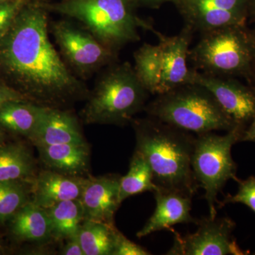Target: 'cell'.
<instances>
[{
    "label": "cell",
    "instance_id": "e575fe53",
    "mask_svg": "<svg viewBox=\"0 0 255 255\" xmlns=\"http://www.w3.org/2000/svg\"><path fill=\"white\" fill-rule=\"evenodd\" d=\"M3 136H4V135H3V132L1 131V129H0V143L2 141Z\"/></svg>",
    "mask_w": 255,
    "mask_h": 255
},
{
    "label": "cell",
    "instance_id": "ba28073f",
    "mask_svg": "<svg viewBox=\"0 0 255 255\" xmlns=\"http://www.w3.org/2000/svg\"><path fill=\"white\" fill-rule=\"evenodd\" d=\"M52 34L60 55L77 77L86 79L109 64H113L117 52L102 44L83 26L69 21L51 23Z\"/></svg>",
    "mask_w": 255,
    "mask_h": 255
},
{
    "label": "cell",
    "instance_id": "cb8c5ba5",
    "mask_svg": "<svg viewBox=\"0 0 255 255\" xmlns=\"http://www.w3.org/2000/svg\"><path fill=\"white\" fill-rule=\"evenodd\" d=\"M158 186L154 180L152 169L143 156L136 150L132 155L128 172L121 177L119 183V200L122 201L130 196L145 191L154 192Z\"/></svg>",
    "mask_w": 255,
    "mask_h": 255
},
{
    "label": "cell",
    "instance_id": "1f68e13d",
    "mask_svg": "<svg viewBox=\"0 0 255 255\" xmlns=\"http://www.w3.org/2000/svg\"><path fill=\"white\" fill-rule=\"evenodd\" d=\"M135 1H136L137 5L144 4L146 6H151V7H157L161 4L168 2V1L174 3L177 0H135Z\"/></svg>",
    "mask_w": 255,
    "mask_h": 255
},
{
    "label": "cell",
    "instance_id": "6da1fadb",
    "mask_svg": "<svg viewBox=\"0 0 255 255\" xmlns=\"http://www.w3.org/2000/svg\"><path fill=\"white\" fill-rule=\"evenodd\" d=\"M45 1L26 0L0 39V81L30 102L57 107L88 97L48 36Z\"/></svg>",
    "mask_w": 255,
    "mask_h": 255
},
{
    "label": "cell",
    "instance_id": "9c48e42d",
    "mask_svg": "<svg viewBox=\"0 0 255 255\" xmlns=\"http://www.w3.org/2000/svg\"><path fill=\"white\" fill-rule=\"evenodd\" d=\"M195 233L182 236L173 231V246L170 255H245L233 237L236 223L228 217L203 218L197 220Z\"/></svg>",
    "mask_w": 255,
    "mask_h": 255
},
{
    "label": "cell",
    "instance_id": "d590c367",
    "mask_svg": "<svg viewBox=\"0 0 255 255\" xmlns=\"http://www.w3.org/2000/svg\"><path fill=\"white\" fill-rule=\"evenodd\" d=\"M3 251H2V248H1V246H0V255L2 254Z\"/></svg>",
    "mask_w": 255,
    "mask_h": 255
},
{
    "label": "cell",
    "instance_id": "8fae6325",
    "mask_svg": "<svg viewBox=\"0 0 255 255\" xmlns=\"http://www.w3.org/2000/svg\"><path fill=\"white\" fill-rule=\"evenodd\" d=\"M191 83L197 84L211 92L228 117L246 129L255 115V91L240 82L220 76L191 72Z\"/></svg>",
    "mask_w": 255,
    "mask_h": 255
},
{
    "label": "cell",
    "instance_id": "277c9868",
    "mask_svg": "<svg viewBox=\"0 0 255 255\" xmlns=\"http://www.w3.org/2000/svg\"><path fill=\"white\" fill-rule=\"evenodd\" d=\"M145 110L151 118L196 135L240 127L223 112L212 94L197 84H187L157 95Z\"/></svg>",
    "mask_w": 255,
    "mask_h": 255
},
{
    "label": "cell",
    "instance_id": "ac0fdd59",
    "mask_svg": "<svg viewBox=\"0 0 255 255\" xmlns=\"http://www.w3.org/2000/svg\"><path fill=\"white\" fill-rule=\"evenodd\" d=\"M46 107L29 101H11L0 105V127L31 138Z\"/></svg>",
    "mask_w": 255,
    "mask_h": 255
},
{
    "label": "cell",
    "instance_id": "5bb4252c",
    "mask_svg": "<svg viewBox=\"0 0 255 255\" xmlns=\"http://www.w3.org/2000/svg\"><path fill=\"white\" fill-rule=\"evenodd\" d=\"M120 179L117 175L87 179L80 199L85 220L114 224V215L121 204Z\"/></svg>",
    "mask_w": 255,
    "mask_h": 255
},
{
    "label": "cell",
    "instance_id": "e0dca14e",
    "mask_svg": "<svg viewBox=\"0 0 255 255\" xmlns=\"http://www.w3.org/2000/svg\"><path fill=\"white\" fill-rule=\"evenodd\" d=\"M37 148L43 162L55 172L78 176L88 167L90 155L87 142L38 146Z\"/></svg>",
    "mask_w": 255,
    "mask_h": 255
},
{
    "label": "cell",
    "instance_id": "30bf717a",
    "mask_svg": "<svg viewBox=\"0 0 255 255\" xmlns=\"http://www.w3.org/2000/svg\"><path fill=\"white\" fill-rule=\"evenodd\" d=\"M174 4L187 26L202 33L244 25L250 13L249 0H177Z\"/></svg>",
    "mask_w": 255,
    "mask_h": 255
},
{
    "label": "cell",
    "instance_id": "d6986e66",
    "mask_svg": "<svg viewBox=\"0 0 255 255\" xmlns=\"http://www.w3.org/2000/svg\"><path fill=\"white\" fill-rule=\"evenodd\" d=\"M11 231L22 241L41 242L51 238V224L46 209L28 201L11 218Z\"/></svg>",
    "mask_w": 255,
    "mask_h": 255
},
{
    "label": "cell",
    "instance_id": "7c38bea8",
    "mask_svg": "<svg viewBox=\"0 0 255 255\" xmlns=\"http://www.w3.org/2000/svg\"><path fill=\"white\" fill-rule=\"evenodd\" d=\"M151 31L158 38L162 58V73L157 95L190 84L192 70L188 68L187 58L191 28L187 26L180 33L173 36H165L153 28Z\"/></svg>",
    "mask_w": 255,
    "mask_h": 255
},
{
    "label": "cell",
    "instance_id": "9a60e30c",
    "mask_svg": "<svg viewBox=\"0 0 255 255\" xmlns=\"http://www.w3.org/2000/svg\"><path fill=\"white\" fill-rule=\"evenodd\" d=\"M87 179L44 171L31 182L32 202L46 209L65 201L80 199Z\"/></svg>",
    "mask_w": 255,
    "mask_h": 255
},
{
    "label": "cell",
    "instance_id": "4dcf8cb0",
    "mask_svg": "<svg viewBox=\"0 0 255 255\" xmlns=\"http://www.w3.org/2000/svg\"><path fill=\"white\" fill-rule=\"evenodd\" d=\"M255 91V87H253ZM241 142H255V115L251 123L246 128Z\"/></svg>",
    "mask_w": 255,
    "mask_h": 255
},
{
    "label": "cell",
    "instance_id": "83f0119b",
    "mask_svg": "<svg viewBox=\"0 0 255 255\" xmlns=\"http://www.w3.org/2000/svg\"><path fill=\"white\" fill-rule=\"evenodd\" d=\"M151 253L142 247L128 239L120 231L117 233L113 255H148Z\"/></svg>",
    "mask_w": 255,
    "mask_h": 255
},
{
    "label": "cell",
    "instance_id": "f1b7e54d",
    "mask_svg": "<svg viewBox=\"0 0 255 255\" xmlns=\"http://www.w3.org/2000/svg\"><path fill=\"white\" fill-rule=\"evenodd\" d=\"M11 101H28L24 96L0 81V105ZM30 102V101H29Z\"/></svg>",
    "mask_w": 255,
    "mask_h": 255
},
{
    "label": "cell",
    "instance_id": "3957f363",
    "mask_svg": "<svg viewBox=\"0 0 255 255\" xmlns=\"http://www.w3.org/2000/svg\"><path fill=\"white\" fill-rule=\"evenodd\" d=\"M45 5L49 11L76 20L117 53L126 45L140 40L139 28H152L137 16L135 0H61Z\"/></svg>",
    "mask_w": 255,
    "mask_h": 255
},
{
    "label": "cell",
    "instance_id": "52a82bcc",
    "mask_svg": "<svg viewBox=\"0 0 255 255\" xmlns=\"http://www.w3.org/2000/svg\"><path fill=\"white\" fill-rule=\"evenodd\" d=\"M246 129L236 127L225 135L214 132L196 135L191 157V168L199 187L205 191L209 216L217 215L218 195L228 181L238 182L237 164L233 159L231 150L241 141Z\"/></svg>",
    "mask_w": 255,
    "mask_h": 255
},
{
    "label": "cell",
    "instance_id": "4316f807",
    "mask_svg": "<svg viewBox=\"0 0 255 255\" xmlns=\"http://www.w3.org/2000/svg\"><path fill=\"white\" fill-rule=\"evenodd\" d=\"M26 0H9L0 4V39L9 28Z\"/></svg>",
    "mask_w": 255,
    "mask_h": 255
},
{
    "label": "cell",
    "instance_id": "7a4b0ae2",
    "mask_svg": "<svg viewBox=\"0 0 255 255\" xmlns=\"http://www.w3.org/2000/svg\"><path fill=\"white\" fill-rule=\"evenodd\" d=\"M132 121L135 150L150 165L155 184L194 196L199 187L191 168L195 137L151 117Z\"/></svg>",
    "mask_w": 255,
    "mask_h": 255
},
{
    "label": "cell",
    "instance_id": "74e56055",
    "mask_svg": "<svg viewBox=\"0 0 255 255\" xmlns=\"http://www.w3.org/2000/svg\"><path fill=\"white\" fill-rule=\"evenodd\" d=\"M253 33V36H254L255 38V31H253V33Z\"/></svg>",
    "mask_w": 255,
    "mask_h": 255
},
{
    "label": "cell",
    "instance_id": "4fadbf2b",
    "mask_svg": "<svg viewBox=\"0 0 255 255\" xmlns=\"http://www.w3.org/2000/svg\"><path fill=\"white\" fill-rule=\"evenodd\" d=\"M153 193L156 201L155 211L137 233V238L145 237L163 230H171L177 224H196L197 222L198 219L193 218L190 213L193 196L159 187Z\"/></svg>",
    "mask_w": 255,
    "mask_h": 255
},
{
    "label": "cell",
    "instance_id": "f546056e",
    "mask_svg": "<svg viewBox=\"0 0 255 255\" xmlns=\"http://www.w3.org/2000/svg\"><path fill=\"white\" fill-rule=\"evenodd\" d=\"M68 240V243L64 247L62 255H85L82 248L81 243L79 239L78 234Z\"/></svg>",
    "mask_w": 255,
    "mask_h": 255
},
{
    "label": "cell",
    "instance_id": "2e32d148",
    "mask_svg": "<svg viewBox=\"0 0 255 255\" xmlns=\"http://www.w3.org/2000/svg\"><path fill=\"white\" fill-rule=\"evenodd\" d=\"M30 140L38 146L85 142L78 119L67 111L46 107Z\"/></svg>",
    "mask_w": 255,
    "mask_h": 255
},
{
    "label": "cell",
    "instance_id": "603a6c76",
    "mask_svg": "<svg viewBox=\"0 0 255 255\" xmlns=\"http://www.w3.org/2000/svg\"><path fill=\"white\" fill-rule=\"evenodd\" d=\"M134 66L137 79L149 94L157 95L161 73L162 58L158 44L144 43L133 55Z\"/></svg>",
    "mask_w": 255,
    "mask_h": 255
},
{
    "label": "cell",
    "instance_id": "5b68a950",
    "mask_svg": "<svg viewBox=\"0 0 255 255\" xmlns=\"http://www.w3.org/2000/svg\"><path fill=\"white\" fill-rule=\"evenodd\" d=\"M149 93L130 63L116 64L97 80L82 112L86 124L124 125L145 108Z\"/></svg>",
    "mask_w": 255,
    "mask_h": 255
},
{
    "label": "cell",
    "instance_id": "836d02e7",
    "mask_svg": "<svg viewBox=\"0 0 255 255\" xmlns=\"http://www.w3.org/2000/svg\"><path fill=\"white\" fill-rule=\"evenodd\" d=\"M255 75V59L254 61V63L253 65V68H252L251 75Z\"/></svg>",
    "mask_w": 255,
    "mask_h": 255
},
{
    "label": "cell",
    "instance_id": "d4e9b609",
    "mask_svg": "<svg viewBox=\"0 0 255 255\" xmlns=\"http://www.w3.org/2000/svg\"><path fill=\"white\" fill-rule=\"evenodd\" d=\"M31 183L28 180L0 182V223L11 220L30 201Z\"/></svg>",
    "mask_w": 255,
    "mask_h": 255
},
{
    "label": "cell",
    "instance_id": "484cf974",
    "mask_svg": "<svg viewBox=\"0 0 255 255\" xmlns=\"http://www.w3.org/2000/svg\"><path fill=\"white\" fill-rule=\"evenodd\" d=\"M238 189L234 195L228 194L219 202V208L228 204H243L255 214V176H251L245 180H238Z\"/></svg>",
    "mask_w": 255,
    "mask_h": 255
},
{
    "label": "cell",
    "instance_id": "8d00e7d4",
    "mask_svg": "<svg viewBox=\"0 0 255 255\" xmlns=\"http://www.w3.org/2000/svg\"><path fill=\"white\" fill-rule=\"evenodd\" d=\"M9 1V0H0V4L2 2H4V1Z\"/></svg>",
    "mask_w": 255,
    "mask_h": 255
},
{
    "label": "cell",
    "instance_id": "8992f818",
    "mask_svg": "<svg viewBox=\"0 0 255 255\" xmlns=\"http://www.w3.org/2000/svg\"><path fill=\"white\" fill-rule=\"evenodd\" d=\"M189 57L204 73L251 75L255 59V38L244 25L226 26L203 33Z\"/></svg>",
    "mask_w": 255,
    "mask_h": 255
},
{
    "label": "cell",
    "instance_id": "7402d4cb",
    "mask_svg": "<svg viewBox=\"0 0 255 255\" xmlns=\"http://www.w3.org/2000/svg\"><path fill=\"white\" fill-rule=\"evenodd\" d=\"M52 228V237L69 239L78 234L85 220L80 199L63 201L46 209Z\"/></svg>",
    "mask_w": 255,
    "mask_h": 255
},
{
    "label": "cell",
    "instance_id": "d6a6232c",
    "mask_svg": "<svg viewBox=\"0 0 255 255\" xmlns=\"http://www.w3.org/2000/svg\"><path fill=\"white\" fill-rule=\"evenodd\" d=\"M249 10L255 16V0H249Z\"/></svg>",
    "mask_w": 255,
    "mask_h": 255
},
{
    "label": "cell",
    "instance_id": "44dd1931",
    "mask_svg": "<svg viewBox=\"0 0 255 255\" xmlns=\"http://www.w3.org/2000/svg\"><path fill=\"white\" fill-rule=\"evenodd\" d=\"M118 230L114 224L84 220L78 237L85 255H113Z\"/></svg>",
    "mask_w": 255,
    "mask_h": 255
},
{
    "label": "cell",
    "instance_id": "ffe728a7",
    "mask_svg": "<svg viewBox=\"0 0 255 255\" xmlns=\"http://www.w3.org/2000/svg\"><path fill=\"white\" fill-rule=\"evenodd\" d=\"M35 162L29 150L18 143L0 145V182L29 180L34 174Z\"/></svg>",
    "mask_w": 255,
    "mask_h": 255
}]
</instances>
